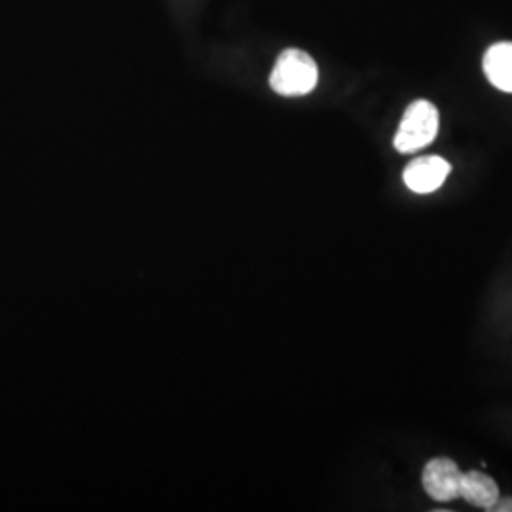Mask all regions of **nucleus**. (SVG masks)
<instances>
[{
    "label": "nucleus",
    "instance_id": "obj_1",
    "mask_svg": "<svg viewBox=\"0 0 512 512\" xmlns=\"http://www.w3.org/2000/svg\"><path fill=\"white\" fill-rule=\"evenodd\" d=\"M319 82V69L310 54L289 48L277 57L270 86L283 97H302L315 90Z\"/></svg>",
    "mask_w": 512,
    "mask_h": 512
},
{
    "label": "nucleus",
    "instance_id": "obj_2",
    "mask_svg": "<svg viewBox=\"0 0 512 512\" xmlns=\"http://www.w3.org/2000/svg\"><path fill=\"white\" fill-rule=\"evenodd\" d=\"M439 128V109L431 101L418 99L404 110L403 120L397 129L393 145L401 154L420 152L437 139Z\"/></svg>",
    "mask_w": 512,
    "mask_h": 512
},
{
    "label": "nucleus",
    "instance_id": "obj_3",
    "mask_svg": "<svg viewBox=\"0 0 512 512\" xmlns=\"http://www.w3.org/2000/svg\"><path fill=\"white\" fill-rule=\"evenodd\" d=\"M461 476L463 473L454 459L435 458L425 465L421 473V484L425 494L433 501L452 503L459 499Z\"/></svg>",
    "mask_w": 512,
    "mask_h": 512
},
{
    "label": "nucleus",
    "instance_id": "obj_4",
    "mask_svg": "<svg viewBox=\"0 0 512 512\" xmlns=\"http://www.w3.org/2000/svg\"><path fill=\"white\" fill-rule=\"evenodd\" d=\"M452 165L440 156H421L404 167V184L416 194H431L448 179Z\"/></svg>",
    "mask_w": 512,
    "mask_h": 512
},
{
    "label": "nucleus",
    "instance_id": "obj_5",
    "mask_svg": "<svg viewBox=\"0 0 512 512\" xmlns=\"http://www.w3.org/2000/svg\"><path fill=\"white\" fill-rule=\"evenodd\" d=\"M459 497L476 509L492 511L495 501L499 499V486L492 476L480 471H469L461 476Z\"/></svg>",
    "mask_w": 512,
    "mask_h": 512
},
{
    "label": "nucleus",
    "instance_id": "obj_6",
    "mask_svg": "<svg viewBox=\"0 0 512 512\" xmlns=\"http://www.w3.org/2000/svg\"><path fill=\"white\" fill-rule=\"evenodd\" d=\"M482 67L494 88L512 93V42H497L490 46Z\"/></svg>",
    "mask_w": 512,
    "mask_h": 512
},
{
    "label": "nucleus",
    "instance_id": "obj_7",
    "mask_svg": "<svg viewBox=\"0 0 512 512\" xmlns=\"http://www.w3.org/2000/svg\"><path fill=\"white\" fill-rule=\"evenodd\" d=\"M492 512H512V497H499L492 507Z\"/></svg>",
    "mask_w": 512,
    "mask_h": 512
}]
</instances>
